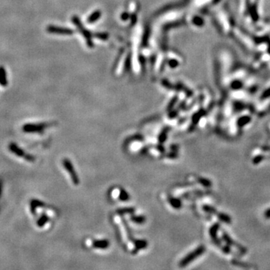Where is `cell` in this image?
Segmentation results:
<instances>
[{
    "label": "cell",
    "mask_w": 270,
    "mask_h": 270,
    "mask_svg": "<svg viewBox=\"0 0 270 270\" xmlns=\"http://www.w3.org/2000/svg\"><path fill=\"white\" fill-rule=\"evenodd\" d=\"M62 164L63 166H64L65 169L67 171H68V173H69L71 178L72 179L73 183H74V185H76L79 184V183H80V179H79V177L77 175L76 171H75V170H74L73 164H71V162L69 159L65 158V159L63 160Z\"/></svg>",
    "instance_id": "cell-3"
},
{
    "label": "cell",
    "mask_w": 270,
    "mask_h": 270,
    "mask_svg": "<svg viewBox=\"0 0 270 270\" xmlns=\"http://www.w3.org/2000/svg\"><path fill=\"white\" fill-rule=\"evenodd\" d=\"M132 220L135 223H142L145 220L143 217H137V218H132Z\"/></svg>",
    "instance_id": "cell-17"
},
{
    "label": "cell",
    "mask_w": 270,
    "mask_h": 270,
    "mask_svg": "<svg viewBox=\"0 0 270 270\" xmlns=\"http://www.w3.org/2000/svg\"><path fill=\"white\" fill-rule=\"evenodd\" d=\"M170 201L171 205L173 206V207L176 208V209H179V207H181V201H179V200L172 198V199H170Z\"/></svg>",
    "instance_id": "cell-11"
},
{
    "label": "cell",
    "mask_w": 270,
    "mask_h": 270,
    "mask_svg": "<svg viewBox=\"0 0 270 270\" xmlns=\"http://www.w3.org/2000/svg\"><path fill=\"white\" fill-rule=\"evenodd\" d=\"M218 217L220 218V220L223 221L224 222L230 223V218L228 215H225V214H223V213H221V214H218Z\"/></svg>",
    "instance_id": "cell-12"
},
{
    "label": "cell",
    "mask_w": 270,
    "mask_h": 270,
    "mask_svg": "<svg viewBox=\"0 0 270 270\" xmlns=\"http://www.w3.org/2000/svg\"><path fill=\"white\" fill-rule=\"evenodd\" d=\"M200 182L204 185H205V186L209 187V185H211V182L206 179H200Z\"/></svg>",
    "instance_id": "cell-15"
},
{
    "label": "cell",
    "mask_w": 270,
    "mask_h": 270,
    "mask_svg": "<svg viewBox=\"0 0 270 270\" xmlns=\"http://www.w3.org/2000/svg\"><path fill=\"white\" fill-rule=\"evenodd\" d=\"M119 199L121 200H128L129 199V196L124 190H121L119 192Z\"/></svg>",
    "instance_id": "cell-13"
},
{
    "label": "cell",
    "mask_w": 270,
    "mask_h": 270,
    "mask_svg": "<svg viewBox=\"0 0 270 270\" xmlns=\"http://www.w3.org/2000/svg\"><path fill=\"white\" fill-rule=\"evenodd\" d=\"M8 148H9V150L11 151L12 153H14V154L16 155L17 156H19V157H21V158H25V159L27 160L28 161H33L35 160V158L33 155L26 154L22 149H20L17 145H16V143H11L9 144Z\"/></svg>",
    "instance_id": "cell-2"
},
{
    "label": "cell",
    "mask_w": 270,
    "mask_h": 270,
    "mask_svg": "<svg viewBox=\"0 0 270 270\" xmlns=\"http://www.w3.org/2000/svg\"><path fill=\"white\" fill-rule=\"evenodd\" d=\"M47 126L44 123H28L23 126V131L26 133H38L44 131Z\"/></svg>",
    "instance_id": "cell-4"
},
{
    "label": "cell",
    "mask_w": 270,
    "mask_h": 270,
    "mask_svg": "<svg viewBox=\"0 0 270 270\" xmlns=\"http://www.w3.org/2000/svg\"><path fill=\"white\" fill-rule=\"evenodd\" d=\"M204 251H205V247H204L203 246H201L200 247L196 248V249L194 250V251H192L191 253H190L189 254L187 255L186 257H185V258L183 259L182 261L180 263H179V266H181V267H183V266H187V265H188L189 263H191V261H194V260H195L197 257H199V256H200L202 254L204 253Z\"/></svg>",
    "instance_id": "cell-1"
},
{
    "label": "cell",
    "mask_w": 270,
    "mask_h": 270,
    "mask_svg": "<svg viewBox=\"0 0 270 270\" xmlns=\"http://www.w3.org/2000/svg\"><path fill=\"white\" fill-rule=\"evenodd\" d=\"M44 203H43V202H41V201H40V200H33V201H32V203H31V211H32V212L33 213H34L35 212V209H36V208H38V207H39V206H40V207H41V206H44Z\"/></svg>",
    "instance_id": "cell-8"
},
{
    "label": "cell",
    "mask_w": 270,
    "mask_h": 270,
    "mask_svg": "<svg viewBox=\"0 0 270 270\" xmlns=\"http://www.w3.org/2000/svg\"><path fill=\"white\" fill-rule=\"evenodd\" d=\"M204 211H205V212H207L211 213V214H213V213H216V210H215L214 208L211 207V206H204Z\"/></svg>",
    "instance_id": "cell-14"
},
{
    "label": "cell",
    "mask_w": 270,
    "mask_h": 270,
    "mask_svg": "<svg viewBox=\"0 0 270 270\" xmlns=\"http://www.w3.org/2000/svg\"><path fill=\"white\" fill-rule=\"evenodd\" d=\"M265 216H266V218H270V209H269L268 210L265 212Z\"/></svg>",
    "instance_id": "cell-19"
},
{
    "label": "cell",
    "mask_w": 270,
    "mask_h": 270,
    "mask_svg": "<svg viewBox=\"0 0 270 270\" xmlns=\"http://www.w3.org/2000/svg\"><path fill=\"white\" fill-rule=\"evenodd\" d=\"M219 229V225L216 224V225H214L212 227H211L210 230H209V233H210V235L212 237V239H214V241H215V239H217V232L218 230Z\"/></svg>",
    "instance_id": "cell-9"
},
{
    "label": "cell",
    "mask_w": 270,
    "mask_h": 270,
    "mask_svg": "<svg viewBox=\"0 0 270 270\" xmlns=\"http://www.w3.org/2000/svg\"><path fill=\"white\" fill-rule=\"evenodd\" d=\"M250 121H251V118H250L249 116H242L241 118H239L238 119V126H239V127H243L244 126H246L247 125L248 123H249Z\"/></svg>",
    "instance_id": "cell-7"
},
{
    "label": "cell",
    "mask_w": 270,
    "mask_h": 270,
    "mask_svg": "<svg viewBox=\"0 0 270 270\" xmlns=\"http://www.w3.org/2000/svg\"><path fill=\"white\" fill-rule=\"evenodd\" d=\"M109 242L107 240H98V241H95L92 243L93 248H100V249H104L109 247Z\"/></svg>",
    "instance_id": "cell-6"
},
{
    "label": "cell",
    "mask_w": 270,
    "mask_h": 270,
    "mask_svg": "<svg viewBox=\"0 0 270 270\" xmlns=\"http://www.w3.org/2000/svg\"><path fill=\"white\" fill-rule=\"evenodd\" d=\"M47 221H48V217L46 215H44L43 216H41L40 218L38 219L37 224H38V225L39 227H42V226H44V224H45V223Z\"/></svg>",
    "instance_id": "cell-10"
},
{
    "label": "cell",
    "mask_w": 270,
    "mask_h": 270,
    "mask_svg": "<svg viewBox=\"0 0 270 270\" xmlns=\"http://www.w3.org/2000/svg\"><path fill=\"white\" fill-rule=\"evenodd\" d=\"M1 192H2V185L0 183V195H1Z\"/></svg>",
    "instance_id": "cell-20"
},
{
    "label": "cell",
    "mask_w": 270,
    "mask_h": 270,
    "mask_svg": "<svg viewBox=\"0 0 270 270\" xmlns=\"http://www.w3.org/2000/svg\"><path fill=\"white\" fill-rule=\"evenodd\" d=\"M166 134H167V131H164V132H162L161 134L159 137V141L161 143H163L164 140H166Z\"/></svg>",
    "instance_id": "cell-16"
},
{
    "label": "cell",
    "mask_w": 270,
    "mask_h": 270,
    "mask_svg": "<svg viewBox=\"0 0 270 270\" xmlns=\"http://www.w3.org/2000/svg\"><path fill=\"white\" fill-rule=\"evenodd\" d=\"M262 159V156H258V157H257V158H255L254 159V164H257V163H259Z\"/></svg>",
    "instance_id": "cell-18"
},
{
    "label": "cell",
    "mask_w": 270,
    "mask_h": 270,
    "mask_svg": "<svg viewBox=\"0 0 270 270\" xmlns=\"http://www.w3.org/2000/svg\"><path fill=\"white\" fill-rule=\"evenodd\" d=\"M0 85L2 86H6L8 85L7 72L3 66H0Z\"/></svg>",
    "instance_id": "cell-5"
}]
</instances>
